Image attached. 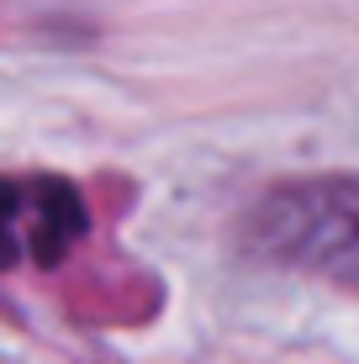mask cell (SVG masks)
Wrapping results in <instances>:
<instances>
[{
    "mask_svg": "<svg viewBox=\"0 0 359 364\" xmlns=\"http://www.w3.org/2000/svg\"><path fill=\"white\" fill-rule=\"evenodd\" d=\"M249 243L275 264L359 296V180L323 174L275 185L249 222Z\"/></svg>",
    "mask_w": 359,
    "mask_h": 364,
    "instance_id": "1",
    "label": "cell"
},
{
    "mask_svg": "<svg viewBox=\"0 0 359 364\" xmlns=\"http://www.w3.org/2000/svg\"><path fill=\"white\" fill-rule=\"evenodd\" d=\"M85 232V200L69 180L53 174H32V180H11L6 191V243L11 264L32 259V264H58Z\"/></svg>",
    "mask_w": 359,
    "mask_h": 364,
    "instance_id": "2",
    "label": "cell"
}]
</instances>
